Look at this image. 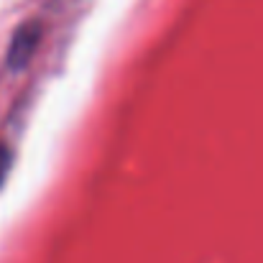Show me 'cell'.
<instances>
[{"instance_id":"cell-1","label":"cell","mask_w":263,"mask_h":263,"mask_svg":"<svg viewBox=\"0 0 263 263\" xmlns=\"http://www.w3.org/2000/svg\"><path fill=\"white\" fill-rule=\"evenodd\" d=\"M5 169H8V151L0 148V181H3V176H5Z\"/></svg>"}]
</instances>
